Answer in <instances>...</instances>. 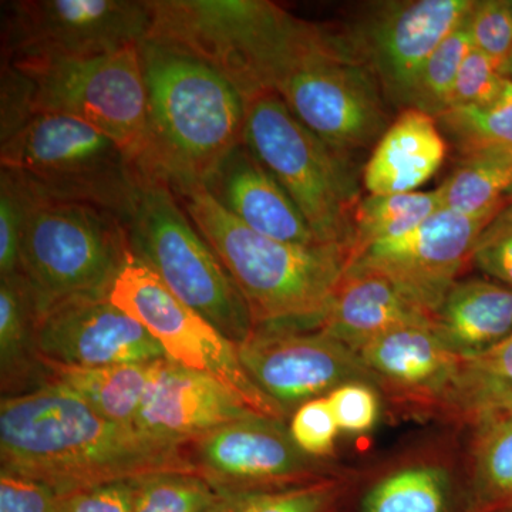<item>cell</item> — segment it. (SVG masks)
Returning <instances> with one entry per match:
<instances>
[{
	"mask_svg": "<svg viewBox=\"0 0 512 512\" xmlns=\"http://www.w3.org/2000/svg\"><path fill=\"white\" fill-rule=\"evenodd\" d=\"M2 471L70 495L170 471L197 473L188 443L101 416L53 383L0 402Z\"/></svg>",
	"mask_w": 512,
	"mask_h": 512,
	"instance_id": "obj_1",
	"label": "cell"
},
{
	"mask_svg": "<svg viewBox=\"0 0 512 512\" xmlns=\"http://www.w3.org/2000/svg\"><path fill=\"white\" fill-rule=\"evenodd\" d=\"M379 84L352 37L266 3L249 52L251 97L276 94L296 119L348 157L386 126Z\"/></svg>",
	"mask_w": 512,
	"mask_h": 512,
	"instance_id": "obj_2",
	"label": "cell"
},
{
	"mask_svg": "<svg viewBox=\"0 0 512 512\" xmlns=\"http://www.w3.org/2000/svg\"><path fill=\"white\" fill-rule=\"evenodd\" d=\"M170 185L247 302L255 328H318L349 269V248L276 241L229 214L201 184Z\"/></svg>",
	"mask_w": 512,
	"mask_h": 512,
	"instance_id": "obj_3",
	"label": "cell"
},
{
	"mask_svg": "<svg viewBox=\"0 0 512 512\" xmlns=\"http://www.w3.org/2000/svg\"><path fill=\"white\" fill-rule=\"evenodd\" d=\"M147 147L140 171L170 184H204L244 141L245 101L210 64L146 39Z\"/></svg>",
	"mask_w": 512,
	"mask_h": 512,
	"instance_id": "obj_4",
	"label": "cell"
},
{
	"mask_svg": "<svg viewBox=\"0 0 512 512\" xmlns=\"http://www.w3.org/2000/svg\"><path fill=\"white\" fill-rule=\"evenodd\" d=\"M126 227L131 251L181 302L235 345L254 333L247 302L167 180L141 171Z\"/></svg>",
	"mask_w": 512,
	"mask_h": 512,
	"instance_id": "obj_5",
	"label": "cell"
},
{
	"mask_svg": "<svg viewBox=\"0 0 512 512\" xmlns=\"http://www.w3.org/2000/svg\"><path fill=\"white\" fill-rule=\"evenodd\" d=\"M0 168L36 194L113 212L126 224L141 171L109 136L82 120L37 113L0 140Z\"/></svg>",
	"mask_w": 512,
	"mask_h": 512,
	"instance_id": "obj_6",
	"label": "cell"
},
{
	"mask_svg": "<svg viewBox=\"0 0 512 512\" xmlns=\"http://www.w3.org/2000/svg\"><path fill=\"white\" fill-rule=\"evenodd\" d=\"M130 248L126 224L113 212L32 190L19 275L37 316L73 296L109 295Z\"/></svg>",
	"mask_w": 512,
	"mask_h": 512,
	"instance_id": "obj_7",
	"label": "cell"
},
{
	"mask_svg": "<svg viewBox=\"0 0 512 512\" xmlns=\"http://www.w3.org/2000/svg\"><path fill=\"white\" fill-rule=\"evenodd\" d=\"M244 143L298 205L320 244L352 254L359 187L348 157L293 116L274 93L245 101Z\"/></svg>",
	"mask_w": 512,
	"mask_h": 512,
	"instance_id": "obj_8",
	"label": "cell"
},
{
	"mask_svg": "<svg viewBox=\"0 0 512 512\" xmlns=\"http://www.w3.org/2000/svg\"><path fill=\"white\" fill-rule=\"evenodd\" d=\"M6 63L28 77L33 114L82 120L113 138L140 165L147 147V89L140 45L84 59Z\"/></svg>",
	"mask_w": 512,
	"mask_h": 512,
	"instance_id": "obj_9",
	"label": "cell"
},
{
	"mask_svg": "<svg viewBox=\"0 0 512 512\" xmlns=\"http://www.w3.org/2000/svg\"><path fill=\"white\" fill-rule=\"evenodd\" d=\"M109 299L160 343L171 362L220 380L255 413L286 420L288 416L245 373L237 345L181 302L131 248L111 285Z\"/></svg>",
	"mask_w": 512,
	"mask_h": 512,
	"instance_id": "obj_10",
	"label": "cell"
},
{
	"mask_svg": "<svg viewBox=\"0 0 512 512\" xmlns=\"http://www.w3.org/2000/svg\"><path fill=\"white\" fill-rule=\"evenodd\" d=\"M2 10L6 62L109 55L151 28L150 2L140 0H20Z\"/></svg>",
	"mask_w": 512,
	"mask_h": 512,
	"instance_id": "obj_11",
	"label": "cell"
},
{
	"mask_svg": "<svg viewBox=\"0 0 512 512\" xmlns=\"http://www.w3.org/2000/svg\"><path fill=\"white\" fill-rule=\"evenodd\" d=\"M192 466L222 493L278 490L346 471L306 456L284 420L251 414L188 441Z\"/></svg>",
	"mask_w": 512,
	"mask_h": 512,
	"instance_id": "obj_12",
	"label": "cell"
},
{
	"mask_svg": "<svg viewBox=\"0 0 512 512\" xmlns=\"http://www.w3.org/2000/svg\"><path fill=\"white\" fill-rule=\"evenodd\" d=\"M339 512H474L466 446L456 434L423 437L353 471Z\"/></svg>",
	"mask_w": 512,
	"mask_h": 512,
	"instance_id": "obj_13",
	"label": "cell"
},
{
	"mask_svg": "<svg viewBox=\"0 0 512 512\" xmlns=\"http://www.w3.org/2000/svg\"><path fill=\"white\" fill-rule=\"evenodd\" d=\"M505 204L477 215L437 211L407 234L369 245L349 268L384 276L434 318L471 264L478 235Z\"/></svg>",
	"mask_w": 512,
	"mask_h": 512,
	"instance_id": "obj_14",
	"label": "cell"
},
{
	"mask_svg": "<svg viewBox=\"0 0 512 512\" xmlns=\"http://www.w3.org/2000/svg\"><path fill=\"white\" fill-rule=\"evenodd\" d=\"M237 352L251 382L286 416L342 384L376 387L360 356L320 330L255 328Z\"/></svg>",
	"mask_w": 512,
	"mask_h": 512,
	"instance_id": "obj_15",
	"label": "cell"
},
{
	"mask_svg": "<svg viewBox=\"0 0 512 512\" xmlns=\"http://www.w3.org/2000/svg\"><path fill=\"white\" fill-rule=\"evenodd\" d=\"M40 363L104 367L150 363L165 353L137 320L110 302L109 295H79L47 309L36 322Z\"/></svg>",
	"mask_w": 512,
	"mask_h": 512,
	"instance_id": "obj_16",
	"label": "cell"
},
{
	"mask_svg": "<svg viewBox=\"0 0 512 512\" xmlns=\"http://www.w3.org/2000/svg\"><path fill=\"white\" fill-rule=\"evenodd\" d=\"M473 6V0L387 3L352 39L384 92L410 109L427 60Z\"/></svg>",
	"mask_w": 512,
	"mask_h": 512,
	"instance_id": "obj_17",
	"label": "cell"
},
{
	"mask_svg": "<svg viewBox=\"0 0 512 512\" xmlns=\"http://www.w3.org/2000/svg\"><path fill=\"white\" fill-rule=\"evenodd\" d=\"M392 406L443 419L463 359L440 342L433 326L390 330L357 352Z\"/></svg>",
	"mask_w": 512,
	"mask_h": 512,
	"instance_id": "obj_18",
	"label": "cell"
},
{
	"mask_svg": "<svg viewBox=\"0 0 512 512\" xmlns=\"http://www.w3.org/2000/svg\"><path fill=\"white\" fill-rule=\"evenodd\" d=\"M255 413L234 390L205 373L157 360L136 426L165 439L188 441Z\"/></svg>",
	"mask_w": 512,
	"mask_h": 512,
	"instance_id": "obj_19",
	"label": "cell"
},
{
	"mask_svg": "<svg viewBox=\"0 0 512 512\" xmlns=\"http://www.w3.org/2000/svg\"><path fill=\"white\" fill-rule=\"evenodd\" d=\"M201 185L224 210L258 234L288 244H320L298 205L244 141Z\"/></svg>",
	"mask_w": 512,
	"mask_h": 512,
	"instance_id": "obj_20",
	"label": "cell"
},
{
	"mask_svg": "<svg viewBox=\"0 0 512 512\" xmlns=\"http://www.w3.org/2000/svg\"><path fill=\"white\" fill-rule=\"evenodd\" d=\"M404 326H433V316L384 276L349 268L315 330L357 353Z\"/></svg>",
	"mask_w": 512,
	"mask_h": 512,
	"instance_id": "obj_21",
	"label": "cell"
},
{
	"mask_svg": "<svg viewBox=\"0 0 512 512\" xmlns=\"http://www.w3.org/2000/svg\"><path fill=\"white\" fill-rule=\"evenodd\" d=\"M447 140L436 117L406 109L377 141L363 184L370 195L416 191L439 171Z\"/></svg>",
	"mask_w": 512,
	"mask_h": 512,
	"instance_id": "obj_22",
	"label": "cell"
},
{
	"mask_svg": "<svg viewBox=\"0 0 512 512\" xmlns=\"http://www.w3.org/2000/svg\"><path fill=\"white\" fill-rule=\"evenodd\" d=\"M433 330L461 359L488 352L512 335V289L488 279L458 281L434 315Z\"/></svg>",
	"mask_w": 512,
	"mask_h": 512,
	"instance_id": "obj_23",
	"label": "cell"
},
{
	"mask_svg": "<svg viewBox=\"0 0 512 512\" xmlns=\"http://www.w3.org/2000/svg\"><path fill=\"white\" fill-rule=\"evenodd\" d=\"M156 362L104 367L42 363L43 383L69 390L107 419L136 424Z\"/></svg>",
	"mask_w": 512,
	"mask_h": 512,
	"instance_id": "obj_24",
	"label": "cell"
},
{
	"mask_svg": "<svg viewBox=\"0 0 512 512\" xmlns=\"http://www.w3.org/2000/svg\"><path fill=\"white\" fill-rule=\"evenodd\" d=\"M37 309L28 285L18 275L0 279V370L2 387L22 393L28 382L43 383V366L37 357Z\"/></svg>",
	"mask_w": 512,
	"mask_h": 512,
	"instance_id": "obj_25",
	"label": "cell"
},
{
	"mask_svg": "<svg viewBox=\"0 0 512 512\" xmlns=\"http://www.w3.org/2000/svg\"><path fill=\"white\" fill-rule=\"evenodd\" d=\"M468 429L467 476L474 512H512V423Z\"/></svg>",
	"mask_w": 512,
	"mask_h": 512,
	"instance_id": "obj_26",
	"label": "cell"
},
{
	"mask_svg": "<svg viewBox=\"0 0 512 512\" xmlns=\"http://www.w3.org/2000/svg\"><path fill=\"white\" fill-rule=\"evenodd\" d=\"M440 210L443 207L437 190L369 195L355 211L350 261L369 245L407 234Z\"/></svg>",
	"mask_w": 512,
	"mask_h": 512,
	"instance_id": "obj_27",
	"label": "cell"
},
{
	"mask_svg": "<svg viewBox=\"0 0 512 512\" xmlns=\"http://www.w3.org/2000/svg\"><path fill=\"white\" fill-rule=\"evenodd\" d=\"M512 187V153H484L461 158L437 188L443 210L477 215L503 204Z\"/></svg>",
	"mask_w": 512,
	"mask_h": 512,
	"instance_id": "obj_28",
	"label": "cell"
},
{
	"mask_svg": "<svg viewBox=\"0 0 512 512\" xmlns=\"http://www.w3.org/2000/svg\"><path fill=\"white\" fill-rule=\"evenodd\" d=\"M436 120L461 158L512 153V80L490 106L448 109Z\"/></svg>",
	"mask_w": 512,
	"mask_h": 512,
	"instance_id": "obj_29",
	"label": "cell"
},
{
	"mask_svg": "<svg viewBox=\"0 0 512 512\" xmlns=\"http://www.w3.org/2000/svg\"><path fill=\"white\" fill-rule=\"evenodd\" d=\"M352 474L349 470L340 476L278 490L224 493L212 512H339Z\"/></svg>",
	"mask_w": 512,
	"mask_h": 512,
	"instance_id": "obj_30",
	"label": "cell"
},
{
	"mask_svg": "<svg viewBox=\"0 0 512 512\" xmlns=\"http://www.w3.org/2000/svg\"><path fill=\"white\" fill-rule=\"evenodd\" d=\"M222 497L200 474L170 471L133 481L131 512H212Z\"/></svg>",
	"mask_w": 512,
	"mask_h": 512,
	"instance_id": "obj_31",
	"label": "cell"
},
{
	"mask_svg": "<svg viewBox=\"0 0 512 512\" xmlns=\"http://www.w3.org/2000/svg\"><path fill=\"white\" fill-rule=\"evenodd\" d=\"M471 49L473 40L468 29L467 15L427 60L410 109L424 111L433 117L446 111L458 73Z\"/></svg>",
	"mask_w": 512,
	"mask_h": 512,
	"instance_id": "obj_32",
	"label": "cell"
},
{
	"mask_svg": "<svg viewBox=\"0 0 512 512\" xmlns=\"http://www.w3.org/2000/svg\"><path fill=\"white\" fill-rule=\"evenodd\" d=\"M32 190L12 171L0 168V279L19 275L20 245Z\"/></svg>",
	"mask_w": 512,
	"mask_h": 512,
	"instance_id": "obj_33",
	"label": "cell"
},
{
	"mask_svg": "<svg viewBox=\"0 0 512 512\" xmlns=\"http://www.w3.org/2000/svg\"><path fill=\"white\" fill-rule=\"evenodd\" d=\"M473 47L508 77L512 62V8L505 0L474 2L468 13Z\"/></svg>",
	"mask_w": 512,
	"mask_h": 512,
	"instance_id": "obj_34",
	"label": "cell"
},
{
	"mask_svg": "<svg viewBox=\"0 0 512 512\" xmlns=\"http://www.w3.org/2000/svg\"><path fill=\"white\" fill-rule=\"evenodd\" d=\"M508 386H512V335L488 352L463 359L456 390L443 419L450 420L457 407L471 397Z\"/></svg>",
	"mask_w": 512,
	"mask_h": 512,
	"instance_id": "obj_35",
	"label": "cell"
},
{
	"mask_svg": "<svg viewBox=\"0 0 512 512\" xmlns=\"http://www.w3.org/2000/svg\"><path fill=\"white\" fill-rule=\"evenodd\" d=\"M288 427L292 440L306 456L326 460L335 454L340 430L328 396L309 400L293 410Z\"/></svg>",
	"mask_w": 512,
	"mask_h": 512,
	"instance_id": "obj_36",
	"label": "cell"
},
{
	"mask_svg": "<svg viewBox=\"0 0 512 512\" xmlns=\"http://www.w3.org/2000/svg\"><path fill=\"white\" fill-rule=\"evenodd\" d=\"M471 264L512 289V202L507 201L478 235Z\"/></svg>",
	"mask_w": 512,
	"mask_h": 512,
	"instance_id": "obj_37",
	"label": "cell"
},
{
	"mask_svg": "<svg viewBox=\"0 0 512 512\" xmlns=\"http://www.w3.org/2000/svg\"><path fill=\"white\" fill-rule=\"evenodd\" d=\"M508 80L473 47L458 73L448 109L490 106L504 92Z\"/></svg>",
	"mask_w": 512,
	"mask_h": 512,
	"instance_id": "obj_38",
	"label": "cell"
},
{
	"mask_svg": "<svg viewBox=\"0 0 512 512\" xmlns=\"http://www.w3.org/2000/svg\"><path fill=\"white\" fill-rule=\"evenodd\" d=\"M380 394L372 384L350 382L328 394L340 431L363 434L375 429L380 414Z\"/></svg>",
	"mask_w": 512,
	"mask_h": 512,
	"instance_id": "obj_39",
	"label": "cell"
},
{
	"mask_svg": "<svg viewBox=\"0 0 512 512\" xmlns=\"http://www.w3.org/2000/svg\"><path fill=\"white\" fill-rule=\"evenodd\" d=\"M66 500L50 485L0 470V512H63Z\"/></svg>",
	"mask_w": 512,
	"mask_h": 512,
	"instance_id": "obj_40",
	"label": "cell"
},
{
	"mask_svg": "<svg viewBox=\"0 0 512 512\" xmlns=\"http://www.w3.org/2000/svg\"><path fill=\"white\" fill-rule=\"evenodd\" d=\"M500 421L512 423V386L471 397L457 407L453 416V423L461 429Z\"/></svg>",
	"mask_w": 512,
	"mask_h": 512,
	"instance_id": "obj_41",
	"label": "cell"
},
{
	"mask_svg": "<svg viewBox=\"0 0 512 512\" xmlns=\"http://www.w3.org/2000/svg\"><path fill=\"white\" fill-rule=\"evenodd\" d=\"M133 481L97 485L67 495L63 512H131Z\"/></svg>",
	"mask_w": 512,
	"mask_h": 512,
	"instance_id": "obj_42",
	"label": "cell"
},
{
	"mask_svg": "<svg viewBox=\"0 0 512 512\" xmlns=\"http://www.w3.org/2000/svg\"><path fill=\"white\" fill-rule=\"evenodd\" d=\"M505 200L512 202V187L507 191V194H505Z\"/></svg>",
	"mask_w": 512,
	"mask_h": 512,
	"instance_id": "obj_43",
	"label": "cell"
},
{
	"mask_svg": "<svg viewBox=\"0 0 512 512\" xmlns=\"http://www.w3.org/2000/svg\"><path fill=\"white\" fill-rule=\"evenodd\" d=\"M508 79L512 80V62H511L510 70H508Z\"/></svg>",
	"mask_w": 512,
	"mask_h": 512,
	"instance_id": "obj_44",
	"label": "cell"
},
{
	"mask_svg": "<svg viewBox=\"0 0 512 512\" xmlns=\"http://www.w3.org/2000/svg\"><path fill=\"white\" fill-rule=\"evenodd\" d=\"M511 8H512V2H511Z\"/></svg>",
	"mask_w": 512,
	"mask_h": 512,
	"instance_id": "obj_45",
	"label": "cell"
}]
</instances>
